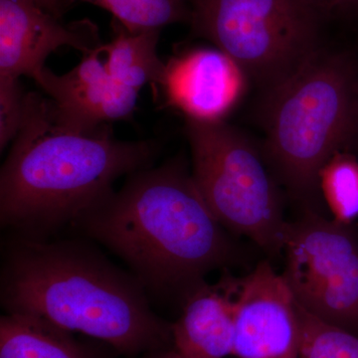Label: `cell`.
Instances as JSON below:
<instances>
[{
  "mask_svg": "<svg viewBox=\"0 0 358 358\" xmlns=\"http://www.w3.org/2000/svg\"><path fill=\"white\" fill-rule=\"evenodd\" d=\"M103 44L92 21L62 23L36 0H0V77L36 82L61 47L87 54Z\"/></svg>",
  "mask_w": 358,
  "mask_h": 358,
  "instance_id": "cell-9",
  "label": "cell"
},
{
  "mask_svg": "<svg viewBox=\"0 0 358 358\" xmlns=\"http://www.w3.org/2000/svg\"><path fill=\"white\" fill-rule=\"evenodd\" d=\"M298 315L299 358H358L357 336L313 317L299 306Z\"/></svg>",
  "mask_w": 358,
  "mask_h": 358,
  "instance_id": "cell-17",
  "label": "cell"
},
{
  "mask_svg": "<svg viewBox=\"0 0 358 358\" xmlns=\"http://www.w3.org/2000/svg\"><path fill=\"white\" fill-rule=\"evenodd\" d=\"M148 358H173L169 350H159L157 352L152 353ZM234 358V357H233Z\"/></svg>",
  "mask_w": 358,
  "mask_h": 358,
  "instance_id": "cell-21",
  "label": "cell"
},
{
  "mask_svg": "<svg viewBox=\"0 0 358 358\" xmlns=\"http://www.w3.org/2000/svg\"><path fill=\"white\" fill-rule=\"evenodd\" d=\"M282 275L299 307L358 336V234L352 224L303 208L288 222Z\"/></svg>",
  "mask_w": 358,
  "mask_h": 358,
  "instance_id": "cell-7",
  "label": "cell"
},
{
  "mask_svg": "<svg viewBox=\"0 0 358 358\" xmlns=\"http://www.w3.org/2000/svg\"><path fill=\"white\" fill-rule=\"evenodd\" d=\"M319 186L334 220L352 224L358 218V159L338 152L320 169Z\"/></svg>",
  "mask_w": 358,
  "mask_h": 358,
  "instance_id": "cell-15",
  "label": "cell"
},
{
  "mask_svg": "<svg viewBox=\"0 0 358 358\" xmlns=\"http://www.w3.org/2000/svg\"><path fill=\"white\" fill-rule=\"evenodd\" d=\"M83 55L66 74L58 76L45 68L36 81L50 100L58 121L80 131H94L131 117L140 93L110 76L102 45Z\"/></svg>",
  "mask_w": 358,
  "mask_h": 358,
  "instance_id": "cell-11",
  "label": "cell"
},
{
  "mask_svg": "<svg viewBox=\"0 0 358 358\" xmlns=\"http://www.w3.org/2000/svg\"><path fill=\"white\" fill-rule=\"evenodd\" d=\"M236 285L202 284L185 296L173 324L169 352L173 358H230L234 345Z\"/></svg>",
  "mask_w": 358,
  "mask_h": 358,
  "instance_id": "cell-12",
  "label": "cell"
},
{
  "mask_svg": "<svg viewBox=\"0 0 358 358\" xmlns=\"http://www.w3.org/2000/svg\"><path fill=\"white\" fill-rule=\"evenodd\" d=\"M69 333L36 315L6 313L0 320V358H91Z\"/></svg>",
  "mask_w": 358,
  "mask_h": 358,
  "instance_id": "cell-13",
  "label": "cell"
},
{
  "mask_svg": "<svg viewBox=\"0 0 358 358\" xmlns=\"http://www.w3.org/2000/svg\"><path fill=\"white\" fill-rule=\"evenodd\" d=\"M193 31L230 56L264 95L320 51L322 17L308 0H190Z\"/></svg>",
  "mask_w": 358,
  "mask_h": 358,
  "instance_id": "cell-6",
  "label": "cell"
},
{
  "mask_svg": "<svg viewBox=\"0 0 358 358\" xmlns=\"http://www.w3.org/2000/svg\"><path fill=\"white\" fill-rule=\"evenodd\" d=\"M263 154L278 182L319 211L320 169L358 134V70L339 52L320 51L264 96Z\"/></svg>",
  "mask_w": 358,
  "mask_h": 358,
  "instance_id": "cell-4",
  "label": "cell"
},
{
  "mask_svg": "<svg viewBox=\"0 0 358 358\" xmlns=\"http://www.w3.org/2000/svg\"><path fill=\"white\" fill-rule=\"evenodd\" d=\"M114 38L102 45L106 67L117 83L138 92L147 84H157L164 64L157 54L160 30L131 33L113 22Z\"/></svg>",
  "mask_w": 358,
  "mask_h": 358,
  "instance_id": "cell-14",
  "label": "cell"
},
{
  "mask_svg": "<svg viewBox=\"0 0 358 358\" xmlns=\"http://www.w3.org/2000/svg\"><path fill=\"white\" fill-rule=\"evenodd\" d=\"M110 11L115 21L131 33L160 30L164 26L190 20L185 0H83Z\"/></svg>",
  "mask_w": 358,
  "mask_h": 358,
  "instance_id": "cell-16",
  "label": "cell"
},
{
  "mask_svg": "<svg viewBox=\"0 0 358 358\" xmlns=\"http://www.w3.org/2000/svg\"><path fill=\"white\" fill-rule=\"evenodd\" d=\"M47 11L60 18L66 0H36Z\"/></svg>",
  "mask_w": 358,
  "mask_h": 358,
  "instance_id": "cell-20",
  "label": "cell"
},
{
  "mask_svg": "<svg viewBox=\"0 0 358 358\" xmlns=\"http://www.w3.org/2000/svg\"><path fill=\"white\" fill-rule=\"evenodd\" d=\"M73 225L128 264L145 289L160 294L185 298L234 255L181 157L129 174L121 189Z\"/></svg>",
  "mask_w": 358,
  "mask_h": 358,
  "instance_id": "cell-2",
  "label": "cell"
},
{
  "mask_svg": "<svg viewBox=\"0 0 358 358\" xmlns=\"http://www.w3.org/2000/svg\"><path fill=\"white\" fill-rule=\"evenodd\" d=\"M234 358H299L298 306L267 261L236 284Z\"/></svg>",
  "mask_w": 358,
  "mask_h": 358,
  "instance_id": "cell-8",
  "label": "cell"
},
{
  "mask_svg": "<svg viewBox=\"0 0 358 358\" xmlns=\"http://www.w3.org/2000/svg\"><path fill=\"white\" fill-rule=\"evenodd\" d=\"M185 134L193 180L219 222L272 255L281 253L288 222L263 152L225 122L185 119Z\"/></svg>",
  "mask_w": 358,
  "mask_h": 358,
  "instance_id": "cell-5",
  "label": "cell"
},
{
  "mask_svg": "<svg viewBox=\"0 0 358 358\" xmlns=\"http://www.w3.org/2000/svg\"><path fill=\"white\" fill-rule=\"evenodd\" d=\"M157 143L124 141L109 127L80 131L58 121L48 96L27 93L26 114L0 173V223L45 240L113 192L120 178L152 166Z\"/></svg>",
  "mask_w": 358,
  "mask_h": 358,
  "instance_id": "cell-1",
  "label": "cell"
},
{
  "mask_svg": "<svg viewBox=\"0 0 358 358\" xmlns=\"http://www.w3.org/2000/svg\"><path fill=\"white\" fill-rule=\"evenodd\" d=\"M320 17L346 13L357 8L358 0H308Z\"/></svg>",
  "mask_w": 358,
  "mask_h": 358,
  "instance_id": "cell-19",
  "label": "cell"
},
{
  "mask_svg": "<svg viewBox=\"0 0 358 358\" xmlns=\"http://www.w3.org/2000/svg\"><path fill=\"white\" fill-rule=\"evenodd\" d=\"M0 299L6 313L36 315L126 355L173 341V324L152 312L141 282L76 242L18 238L4 258Z\"/></svg>",
  "mask_w": 358,
  "mask_h": 358,
  "instance_id": "cell-3",
  "label": "cell"
},
{
  "mask_svg": "<svg viewBox=\"0 0 358 358\" xmlns=\"http://www.w3.org/2000/svg\"><path fill=\"white\" fill-rule=\"evenodd\" d=\"M249 78L218 48L194 47L164 64L159 83L166 103L185 119L225 122L246 94Z\"/></svg>",
  "mask_w": 358,
  "mask_h": 358,
  "instance_id": "cell-10",
  "label": "cell"
},
{
  "mask_svg": "<svg viewBox=\"0 0 358 358\" xmlns=\"http://www.w3.org/2000/svg\"><path fill=\"white\" fill-rule=\"evenodd\" d=\"M26 96L20 79L0 77V150L20 134L26 114Z\"/></svg>",
  "mask_w": 358,
  "mask_h": 358,
  "instance_id": "cell-18",
  "label": "cell"
}]
</instances>
